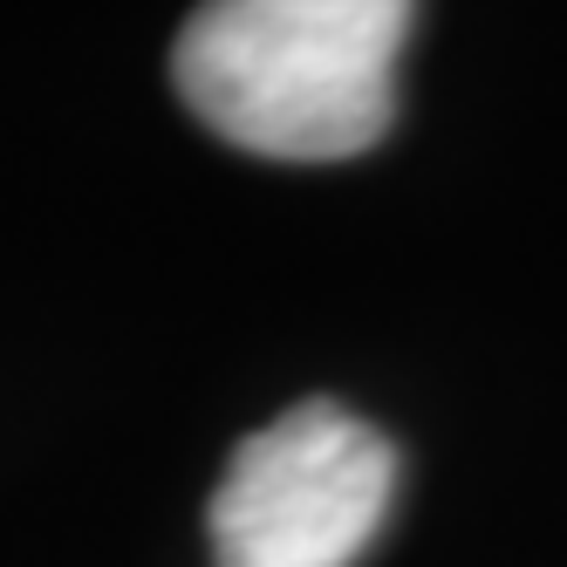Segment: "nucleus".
I'll return each instance as SVG.
<instances>
[{
    "label": "nucleus",
    "mask_w": 567,
    "mask_h": 567,
    "mask_svg": "<svg viewBox=\"0 0 567 567\" xmlns=\"http://www.w3.org/2000/svg\"><path fill=\"white\" fill-rule=\"evenodd\" d=\"M396 493V452L342 403H295L260 424L219 472V567H355Z\"/></svg>",
    "instance_id": "nucleus-2"
},
{
    "label": "nucleus",
    "mask_w": 567,
    "mask_h": 567,
    "mask_svg": "<svg viewBox=\"0 0 567 567\" xmlns=\"http://www.w3.org/2000/svg\"><path fill=\"white\" fill-rule=\"evenodd\" d=\"M411 21L403 0H219L185 21L172 83L226 144L329 165L390 131Z\"/></svg>",
    "instance_id": "nucleus-1"
}]
</instances>
